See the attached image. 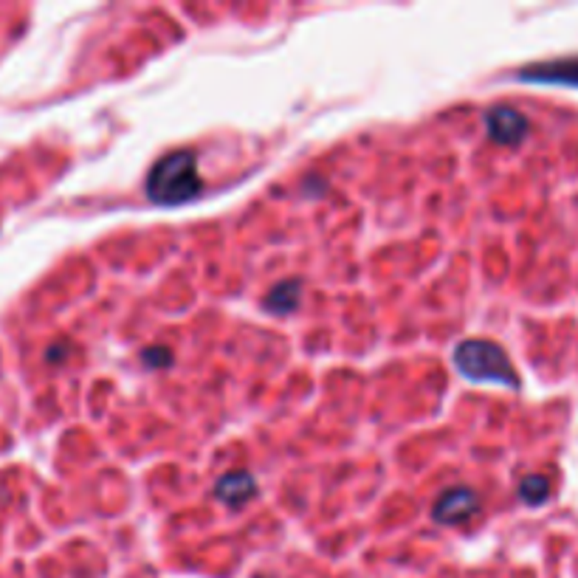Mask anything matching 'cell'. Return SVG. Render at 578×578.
Listing matches in <instances>:
<instances>
[{"label": "cell", "instance_id": "obj_5", "mask_svg": "<svg viewBox=\"0 0 578 578\" xmlns=\"http://www.w3.org/2000/svg\"><path fill=\"white\" fill-rule=\"evenodd\" d=\"M525 82H556V85H573L578 88V60H558V62H544L531 65L517 74Z\"/></svg>", "mask_w": 578, "mask_h": 578}, {"label": "cell", "instance_id": "obj_6", "mask_svg": "<svg viewBox=\"0 0 578 578\" xmlns=\"http://www.w3.org/2000/svg\"><path fill=\"white\" fill-rule=\"evenodd\" d=\"M214 494H218L226 505L240 508L257 494V483H254V477L245 471H229L223 480L214 486Z\"/></svg>", "mask_w": 578, "mask_h": 578}, {"label": "cell", "instance_id": "obj_2", "mask_svg": "<svg viewBox=\"0 0 578 578\" xmlns=\"http://www.w3.org/2000/svg\"><path fill=\"white\" fill-rule=\"evenodd\" d=\"M454 367L471 378V381H494V384H505V387H519V378L510 367L508 356L502 353L500 344L483 341V339H471L462 341L454 350Z\"/></svg>", "mask_w": 578, "mask_h": 578}, {"label": "cell", "instance_id": "obj_7", "mask_svg": "<svg viewBox=\"0 0 578 578\" xmlns=\"http://www.w3.org/2000/svg\"><path fill=\"white\" fill-rule=\"evenodd\" d=\"M300 300H302V283L300 279H285V283L271 288L266 308L271 313H291L296 305H300Z\"/></svg>", "mask_w": 578, "mask_h": 578}, {"label": "cell", "instance_id": "obj_1", "mask_svg": "<svg viewBox=\"0 0 578 578\" xmlns=\"http://www.w3.org/2000/svg\"><path fill=\"white\" fill-rule=\"evenodd\" d=\"M201 175H197V164L195 156L181 150L164 156L156 167L147 175V195H150L153 204L161 206H175V204H187L201 192Z\"/></svg>", "mask_w": 578, "mask_h": 578}, {"label": "cell", "instance_id": "obj_3", "mask_svg": "<svg viewBox=\"0 0 578 578\" xmlns=\"http://www.w3.org/2000/svg\"><path fill=\"white\" fill-rule=\"evenodd\" d=\"M477 508H480V500H477V494L471 488H452L438 500L435 519L443 525H460L469 517H474Z\"/></svg>", "mask_w": 578, "mask_h": 578}, {"label": "cell", "instance_id": "obj_4", "mask_svg": "<svg viewBox=\"0 0 578 578\" xmlns=\"http://www.w3.org/2000/svg\"><path fill=\"white\" fill-rule=\"evenodd\" d=\"M486 127L497 144H519L527 133V119L514 108H494L486 116Z\"/></svg>", "mask_w": 578, "mask_h": 578}, {"label": "cell", "instance_id": "obj_8", "mask_svg": "<svg viewBox=\"0 0 578 578\" xmlns=\"http://www.w3.org/2000/svg\"><path fill=\"white\" fill-rule=\"evenodd\" d=\"M548 494H550V483L544 480V477H527V480L519 486V497L527 502V505H539L548 500Z\"/></svg>", "mask_w": 578, "mask_h": 578}]
</instances>
